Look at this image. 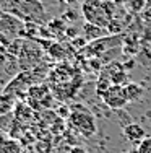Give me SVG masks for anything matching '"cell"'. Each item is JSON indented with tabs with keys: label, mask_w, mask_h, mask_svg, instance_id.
Here are the masks:
<instances>
[{
	"label": "cell",
	"mask_w": 151,
	"mask_h": 153,
	"mask_svg": "<svg viewBox=\"0 0 151 153\" xmlns=\"http://www.w3.org/2000/svg\"><path fill=\"white\" fill-rule=\"evenodd\" d=\"M38 2L41 3V5L44 7V8H47V7H49V5H52V3L55 2V0H38Z\"/></svg>",
	"instance_id": "9a60e30c"
},
{
	"label": "cell",
	"mask_w": 151,
	"mask_h": 153,
	"mask_svg": "<svg viewBox=\"0 0 151 153\" xmlns=\"http://www.w3.org/2000/svg\"><path fill=\"white\" fill-rule=\"evenodd\" d=\"M24 30V21L16 18L15 15L8 12H3L0 10V33L7 34L8 38L15 39V38H20L21 33Z\"/></svg>",
	"instance_id": "7a4b0ae2"
},
{
	"label": "cell",
	"mask_w": 151,
	"mask_h": 153,
	"mask_svg": "<svg viewBox=\"0 0 151 153\" xmlns=\"http://www.w3.org/2000/svg\"><path fill=\"white\" fill-rule=\"evenodd\" d=\"M49 30H50V36H59L62 33H67V25L63 23L60 18H55V20L49 21Z\"/></svg>",
	"instance_id": "30bf717a"
},
{
	"label": "cell",
	"mask_w": 151,
	"mask_h": 153,
	"mask_svg": "<svg viewBox=\"0 0 151 153\" xmlns=\"http://www.w3.org/2000/svg\"><path fill=\"white\" fill-rule=\"evenodd\" d=\"M77 2H81V3H85V2H88V0H77Z\"/></svg>",
	"instance_id": "ac0fdd59"
},
{
	"label": "cell",
	"mask_w": 151,
	"mask_h": 153,
	"mask_svg": "<svg viewBox=\"0 0 151 153\" xmlns=\"http://www.w3.org/2000/svg\"><path fill=\"white\" fill-rule=\"evenodd\" d=\"M101 98H102L104 104L110 109H122L128 104L127 94H125V88L122 85H110V88Z\"/></svg>",
	"instance_id": "3957f363"
},
{
	"label": "cell",
	"mask_w": 151,
	"mask_h": 153,
	"mask_svg": "<svg viewBox=\"0 0 151 153\" xmlns=\"http://www.w3.org/2000/svg\"><path fill=\"white\" fill-rule=\"evenodd\" d=\"M122 134H124V137L127 138L128 142H132V143H136L138 145L140 142L143 140V138L146 137L145 134V129H143L140 124H127V126L122 129Z\"/></svg>",
	"instance_id": "8992f818"
},
{
	"label": "cell",
	"mask_w": 151,
	"mask_h": 153,
	"mask_svg": "<svg viewBox=\"0 0 151 153\" xmlns=\"http://www.w3.org/2000/svg\"><path fill=\"white\" fill-rule=\"evenodd\" d=\"M125 88V94H127V100L128 103H138L140 100L143 98V86L138 85V83H133V82H128L127 85H124Z\"/></svg>",
	"instance_id": "9c48e42d"
},
{
	"label": "cell",
	"mask_w": 151,
	"mask_h": 153,
	"mask_svg": "<svg viewBox=\"0 0 151 153\" xmlns=\"http://www.w3.org/2000/svg\"><path fill=\"white\" fill-rule=\"evenodd\" d=\"M8 59H10V54L8 52H0V67H3Z\"/></svg>",
	"instance_id": "5bb4252c"
},
{
	"label": "cell",
	"mask_w": 151,
	"mask_h": 153,
	"mask_svg": "<svg viewBox=\"0 0 151 153\" xmlns=\"http://www.w3.org/2000/svg\"><path fill=\"white\" fill-rule=\"evenodd\" d=\"M110 85H112V82H110V80L107 78L106 75L99 76L98 83H96V93H98L99 96H102V94H104V93L107 91V90L110 88Z\"/></svg>",
	"instance_id": "8fae6325"
},
{
	"label": "cell",
	"mask_w": 151,
	"mask_h": 153,
	"mask_svg": "<svg viewBox=\"0 0 151 153\" xmlns=\"http://www.w3.org/2000/svg\"><path fill=\"white\" fill-rule=\"evenodd\" d=\"M70 153H86V150H85L83 147H73L70 150Z\"/></svg>",
	"instance_id": "2e32d148"
},
{
	"label": "cell",
	"mask_w": 151,
	"mask_h": 153,
	"mask_svg": "<svg viewBox=\"0 0 151 153\" xmlns=\"http://www.w3.org/2000/svg\"><path fill=\"white\" fill-rule=\"evenodd\" d=\"M104 75L112 82V85H127V72H125L124 65L120 62H112L110 65H107L106 70H104Z\"/></svg>",
	"instance_id": "5b68a950"
},
{
	"label": "cell",
	"mask_w": 151,
	"mask_h": 153,
	"mask_svg": "<svg viewBox=\"0 0 151 153\" xmlns=\"http://www.w3.org/2000/svg\"><path fill=\"white\" fill-rule=\"evenodd\" d=\"M0 2H7V0H0Z\"/></svg>",
	"instance_id": "d6986e66"
},
{
	"label": "cell",
	"mask_w": 151,
	"mask_h": 153,
	"mask_svg": "<svg viewBox=\"0 0 151 153\" xmlns=\"http://www.w3.org/2000/svg\"><path fill=\"white\" fill-rule=\"evenodd\" d=\"M62 2H65L67 5H73V3L77 2V0H62Z\"/></svg>",
	"instance_id": "e0dca14e"
},
{
	"label": "cell",
	"mask_w": 151,
	"mask_h": 153,
	"mask_svg": "<svg viewBox=\"0 0 151 153\" xmlns=\"http://www.w3.org/2000/svg\"><path fill=\"white\" fill-rule=\"evenodd\" d=\"M16 108L15 96L12 93H0V116H8L13 112V109Z\"/></svg>",
	"instance_id": "52a82bcc"
},
{
	"label": "cell",
	"mask_w": 151,
	"mask_h": 153,
	"mask_svg": "<svg viewBox=\"0 0 151 153\" xmlns=\"http://www.w3.org/2000/svg\"><path fill=\"white\" fill-rule=\"evenodd\" d=\"M106 28H101L98 25L93 23H85V26L81 28V33H83V38L86 41H94V39H101L104 34H106Z\"/></svg>",
	"instance_id": "ba28073f"
},
{
	"label": "cell",
	"mask_w": 151,
	"mask_h": 153,
	"mask_svg": "<svg viewBox=\"0 0 151 153\" xmlns=\"http://www.w3.org/2000/svg\"><path fill=\"white\" fill-rule=\"evenodd\" d=\"M81 15L86 23L98 25L101 28H107L112 20L102 0H88V2L81 3Z\"/></svg>",
	"instance_id": "6da1fadb"
},
{
	"label": "cell",
	"mask_w": 151,
	"mask_h": 153,
	"mask_svg": "<svg viewBox=\"0 0 151 153\" xmlns=\"http://www.w3.org/2000/svg\"><path fill=\"white\" fill-rule=\"evenodd\" d=\"M70 126L75 127L85 137H91L96 132L94 117L91 114H86V112H73L70 116Z\"/></svg>",
	"instance_id": "277c9868"
},
{
	"label": "cell",
	"mask_w": 151,
	"mask_h": 153,
	"mask_svg": "<svg viewBox=\"0 0 151 153\" xmlns=\"http://www.w3.org/2000/svg\"><path fill=\"white\" fill-rule=\"evenodd\" d=\"M136 153H151V137L146 135L136 145Z\"/></svg>",
	"instance_id": "7c38bea8"
},
{
	"label": "cell",
	"mask_w": 151,
	"mask_h": 153,
	"mask_svg": "<svg viewBox=\"0 0 151 153\" xmlns=\"http://www.w3.org/2000/svg\"><path fill=\"white\" fill-rule=\"evenodd\" d=\"M145 7V0H130V8L133 12H141Z\"/></svg>",
	"instance_id": "4fadbf2b"
}]
</instances>
